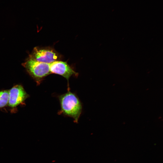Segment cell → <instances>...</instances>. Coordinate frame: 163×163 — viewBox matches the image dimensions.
Instances as JSON below:
<instances>
[{
	"mask_svg": "<svg viewBox=\"0 0 163 163\" xmlns=\"http://www.w3.org/2000/svg\"><path fill=\"white\" fill-rule=\"evenodd\" d=\"M58 98L60 106L58 114L72 118L74 122L78 123L82 109V103L78 96L68 90L59 95Z\"/></svg>",
	"mask_w": 163,
	"mask_h": 163,
	"instance_id": "obj_1",
	"label": "cell"
},
{
	"mask_svg": "<svg viewBox=\"0 0 163 163\" xmlns=\"http://www.w3.org/2000/svg\"><path fill=\"white\" fill-rule=\"evenodd\" d=\"M22 65L38 84L51 74L50 64L38 62L30 56Z\"/></svg>",
	"mask_w": 163,
	"mask_h": 163,
	"instance_id": "obj_2",
	"label": "cell"
},
{
	"mask_svg": "<svg viewBox=\"0 0 163 163\" xmlns=\"http://www.w3.org/2000/svg\"><path fill=\"white\" fill-rule=\"evenodd\" d=\"M29 56L38 62L50 64L59 61L61 58L60 55L55 49L50 47H35Z\"/></svg>",
	"mask_w": 163,
	"mask_h": 163,
	"instance_id": "obj_3",
	"label": "cell"
},
{
	"mask_svg": "<svg viewBox=\"0 0 163 163\" xmlns=\"http://www.w3.org/2000/svg\"><path fill=\"white\" fill-rule=\"evenodd\" d=\"M50 68L51 73L62 75L67 80L68 91L70 90L69 78L72 75L77 76L78 73L75 72L66 62L59 60L55 61L50 64Z\"/></svg>",
	"mask_w": 163,
	"mask_h": 163,
	"instance_id": "obj_4",
	"label": "cell"
},
{
	"mask_svg": "<svg viewBox=\"0 0 163 163\" xmlns=\"http://www.w3.org/2000/svg\"><path fill=\"white\" fill-rule=\"evenodd\" d=\"M9 106L15 107L25 100L28 95L23 88L21 85H15L9 91Z\"/></svg>",
	"mask_w": 163,
	"mask_h": 163,
	"instance_id": "obj_5",
	"label": "cell"
},
{
	"mask_svg": "<svg viewBox=\"0 0 163 163\" xmlns=\"http://www.w3.org/2000/svg\"><path fill=\"white\" fill-rule=\"evenodd\" d=\"M9 98V91H0V108L5 107L8 103Z\"/></svg>",
	"mask_w": 163,
	"mask_h": 163,
	"instance_id": "obj_6",
	"label": "cell"
}]
</instances>
